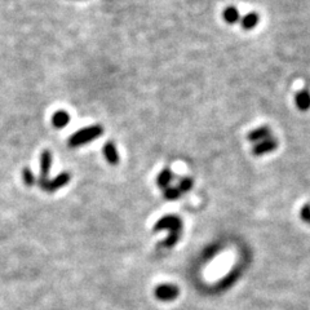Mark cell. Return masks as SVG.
<instances>
[{"instance_id": "3957f363", "label": "cell", "mask_w": 310, "mask_h": 310, "mask_svg": "<svg viewBox=\"0 0 310 310\" xmlns=\"http://www.w3.org/2000/svg\"><path fill=\"white\" fill-rule=\"evenodd\" d=\"M70 174L69 172H62V174L57 175L53 180H48V179H39V185L43 190L45 191H56L60 187L65 186L67 182L70 181Z\"/></svg>"}, {"instance_id": "5bb4252c", "label": "cell", "mask_w": 310, "mask_h": 310, "mask_svg": "<svg viewBox=\"0 0 310 310\" xmlns=\"http://www.w3.org/2000/svg\"><path fill=\"white\" fill-rule=\"evenodd\" d=\"M180 195H181V191H180L179 187H165L164 198L170 199V201H174V199H179Z\"/></svg>"}, {"instance_id": "30bf717a", "label": "cell", "mask_w": 310, "mask_h": 310, "mask_svg": "<svg viewBox=\"0 0 310 310\" xmlns=\"http://www.w3.org/2000/svg\"><path fill=\"white\" fill-rule=\"evenodd\" d=\"M222 16H223V20L227 21L228 23H230V25H233V23H237L238 21L240 20L239 11H238V9L233 6L227 7V8L223 9Z\"/></svg>"}, {"instance_id": "9c48e42d", "label": "cell", "mask_w": 310, "mask_h": 310, "mask_svg": "<svg viewBox=\"0 0 310 310\" xmlns=\"http://www.w3.org/2000/svg\"><path fill=\"white\" fill-rule=\"evenodd\" d=\"M69 122H70V115L67 114V111H65V110H59L52 115V124L59 129L66 127Z\"/></svg>"}, {"instance_id": "4fadbf2b", "label": "cell", "mask_w": 310, "mask_h": 310, "mask_svg": "<svg viewBox=\"0 0 310 310\" xmlns=\"http://www.w3.org/2000/svg\"><path fill=\"white\" fill-rule=\"evenodd\" d=\"M172 177H174V174L171 172V170L165 168V170H163L162 172L158 175V177H157L158 185H159L160 187H163V189H165V187H168V185H170Z\"/></svg>"}, {"instance_id": "2e32d148", "label": "cell", "mask_w": 310, "mask_h": 310, "mask_svg": "<svg viewBox=\"0 0 310 310\" xmlns=\"http://www.w3.org/2000/svg\"><path fill=\"white\" fill-rule=\"evenodd\" d=\"M191 186H193V180L190 177H185V179H182L180 181L179 189L180 191H189L191 189Z\"/></svg>"}, {"instance_id": "9a60e30c", "label": "cell", "mask_w": 310, "mask_h": 310, "mask_svg": "<svg viewBox=\"0 0 310 310\" xmlns=\"http://www.w3.org/2000/svg\"><path fill=\"white\" fill-rule=\"evenodd\" d=\"M22 176H23V181H25L26 185L31 186V185L35 182V177H34V174L31 172L30 168H23L22 170Z\"/></svg>"}, {"instance_id": "8992f818", "label": "cell", "mask_w": 310, "mask_h": 310, "mask_svg": "<svg viewBox=\"0 0 310 310\" xmlns=\"http://www.w3.org/2000/svg\"><path fill=\"white\" fill-rule=\"evenodd\" d=\"M50 165H52V154L50 151L44 150L40 155V177L48 179Z\"/></svg>"}, {"instance_id": "6da1fadb", "label": "cell", "mask_w": 310, "mask_h": 310, "mask_svg": "<svg viewBox=\"0 0 310 310\" xmlns=\"http://www.w3.org/2000/svg\"><path fill=\"white\" fill-rule=\"evenodd\" d=\"M103 128L100 124H93V126L86 127L83 129H79L78 132L73 134L69 138V146L71 148H76V146H81L84 144L90 143V141L96 140L102 134Z\"/></svg>"}, {"instance_id": "ba28073f", "label": "cell", "mask_w": 310, "mask_h": 310, "mask_svg": "<svg viewBox=\"0 0 310 310\" xmlns=\"http://www.w3.org/2000/svg\"><path fill=\"white\" fill-rule=\"evenodd\" d=\"M295 101H296L297 109L301 110V111H307V110L310 109V93H309V91H306V90L299 91V92L296 93Z\"/></svg>"}, {"instance_id": "e0dca14e", "label": "cell", "mask_w": 310, "mask_h": 310, "mask_svg": "<svg viewBox=\"0 0 310 310\" xmlns=\"http://www.w3.org/2000/svg\"><path fill=\"white\" fill-rule=\"evenodd\" d=\"M300 217L302 221L310 223V204H305L300 211Z\"/></svg>"}, {"instance_id": "52a82bcc", "label": "cell", "mask_w": 310, "mask_h": 310, "mask_svg": "<svg viewBox=\"0 0 310 310\" xmlns=\"http://www.w3.org/2000/svg\"><path fill=\"white\" fill-rule=\"evenodd\" d=\"M102 151H103V155H105V158H106V160L110 163V164H117V163L119 162V154H118L115 144L110 143L109 141V143H106L103 145Z\"/></svg>"}, {"instance_id": "7c38bea8", "label": "cell", "mask_w": 310, "mask_h": 310, "mask_svg": "<svg viewBox=\"0 0 310 310\" xmlns=\"http://www.w3.org/2000/svg\"><path fill=\"white\" fill-rule=\"evenodd\" d=\"M259 20L260 18H259V16L256 13H248L240 20V23H242V27L244 30H252V29H255L257 26Z\"/></svg>"}, {"instance_id": "7a4b0ae2", "label": "cell", "mask_w": 310, "mask_h": 310, "mask_svg": "<svg viewBox=\"0 0 310 310\" xmlns=\"http://www.w3.org/2000/svg\"><path fill=\"white\" fill-rule=\"evenodd\" d=\"M181 220H180L177 216H165V217L160 218L159 221L155 225V230H162V229H168L172 232V234L170 235V239L165 242V244H174L177 240L179 237V232L181 230Z\"/></svg>"}, {"instance_id": "5b68a950", "label": "cell", "mask_w": 310, "mask_h": 310, "mask_svg": "<svg viewBox=\"0 0 310 310\" xmlns=\"http://www.w3.org/2000/svg\"><path fill=\"white\" fill-rule=\"evenodd\" d=\"M248 140L252 141L255 144H259L264 140H268L271 137V129L268 127H260V128L253 129L252 132L248 133Z\"/></svg>"}, {"instance_id": "277c9868", "label": "cell", "mask_w": 310, "mask_h": 310, "mask_svg": "<svg viewBox=\"0 0 310 310\" xmlns=\"http://www.w3.org/2000/svg\"><path fill=\"white\" fill-rule=\"evenodd\" d=\"M277 148L278 141L275 140V138H273V137H270L268 140H264L261 141V143L256 144V145L253 146V154L259 157V155H264V154L266 153H271V151L275 150Z\"/></svg>"}, {"instance_id": "8fae6325", "label": "cell", "mask_w": 310, "mask_h": 310, "mask_svg": "<svg viewBox=\"0 0 310 310\" xmlns=\"http://www.w3.org/2000/svg\"><path fill=\"white\" fill-rule=\"evenodd\" d=\"M179 291H177V287H174V286H162V287L158 288L157 295L159 299H165V300H171L174 299L175 296H177Z\"/></svg>"}]
</instances>
